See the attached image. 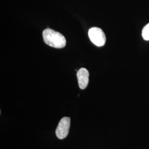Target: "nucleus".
Masks as SVG:
<instances>
[{
  "instance_id": "4",
  "label": "nucleus",
  "mask_w": 149,
  "mask_h": 149,
  "mask_svg": "<svg viewBox=\"0 0 149 149\" xmlns=\"http://www.w3.org/2000/svg\"><path fill=\"white\" fill-rule=\"evenodd\" d=\"M77 77L80 88L84 90L89 82V72L85 68H81L77 72Z\"/></svg>"
},
{
  "instance_id": "1",
  "label": "nucleus",
  "mask_w": 149,
  "mask_h": 149,
  "mask_svg": "<svg viewBox=\"0 0 149 149\" xmlns=\"http://www.w3.org/2000/svg\"><path fill=\"white\" fill-rule=\"evenodd\" d=\"M43 37L45 43L51 47L60 49L66 45V41L64 36L52 29H45L43 32Z\"/></svg>"
},
{
  "instance_id": "3",
  "label": "nucleus",
  "mask_w": 149,
  "mask_h": 149,
  "mask_svg": "<svg viewBox=\"0 0 149 149\" xmlns=\"http://www.w3.org/2000/svg\"><path fill=\"white\" fill-rule=\"evenodd\" d=\"M70 121L69 117H63L60 120L55 132L58 138L62 140L68 136L69 133Z\"/></svg>"
},
{
  "instance_id": "5",
  "label": "nucleus",
  "mask_w": 149,
  "mask_h": 149,
  "mask_svg": "<svg viewBox=\"0 0 149 149\" xmlns=\"http://www.w3.org/2000/svg\"><path fill=\"white\" fill-rule=\"evenodd\" d=\"M142 37L144 40H149V23L143 28L142 31Z\"/></svg>"
},
{
  "instance_id": "2",
  "label": "nucleus",
  "mask_w": 149,
  "mask_h": 149,
  "mask_svg": "<svg viewBox=\"0 0 149 149\" xmlns=\"http://www.w3.org/2000/svg\"><path fill=\"white\" fill-rule=\"evenodd\" d=\"M88 37L91 41L97 47H102L106 43L105 34L100 28L93 27L90 28L88 31Z\"/></svg>"
}]
</instances>
